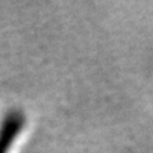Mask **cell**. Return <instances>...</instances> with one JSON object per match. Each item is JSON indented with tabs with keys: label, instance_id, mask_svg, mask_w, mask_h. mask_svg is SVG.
<instances>
[{
	"label": "cell",
	"instance_id": "cell-1",
	"mask_svg": "<svg viewBox=\"0 0 153 153\" xmlns=\"http://www.w3.org/2000/svg\"><path fill=\"white\" fill-rule=\"evenodd\" d=\"M26 115L18 108L7 111L0 121V153H8L19 133L25 128Z\"/></svg>",
	"mask_w": 153,
	"mask_h": 153
}]
</instances>
